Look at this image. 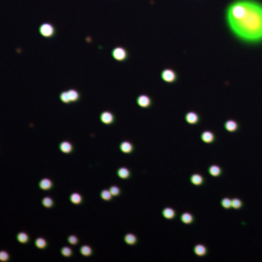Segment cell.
Masks as SVG:
<instances>
[{"mask_svg": "<svg viewBox=\"0 0 262 262\" xmlns=\"http://www.w3.org/2000/svg\"><path fill=\"white\" fill-rule=\"evenodd\" d=\"M221 205H222L225 209H229V207H232V199H229V198H225V199H222Z\"/></svg>", "mask_w": 262, "mask_h": 262, "instance_id": "f1b7e54d", "label": "cell"}, {"mask_svg": "<svg viewBox=\"0 0 262 262\" xmlns=\"http://www.w3.org/2000/svg\"><path fill=\"white\" fill-rule=\"evenodd\" d=\"M163 216L168 220H171V218L175 217V210L171 209V207H165L163 210Z\"/></svg>", "mask_w": 262, "mask_h": 262, "instance_id": "5bb4252c", "label": "cell"}, {"mask_svg": "<svg viewBox=\"0 0 262 262\" xmlns=\"http://www.w3.org/2000/svg\"><path fill=\"white\" fill-rule=\"evenodd\" d=\"M41 204H43L45 207L50 209V207L54 206V200H52L50 197H45V198H43V200H41Z\"/></svg>", "mask_w": 262, "mask_h": 262, "instance_id": "cb8c5ba5", "label": "cell"}, {"mask_svg": "<svg viewBox=\"0 0 262 262\" xmlns=\"http://www.w3.org/2000/svg\"><path fill=\"white\" fill-rule=\"evenodd\" d=\"M226 129L228 131H231V132L235 131L237 130V123H235L234 120H228V121L226 123Z\"/></svg>", "mask_w": 262, "mask_h": 262, "instance_id": "4316f807", "label": "cell"}, {"mask_svg": "<svg viewBox=\"0 0 262 262\" xmlns=\"http://www.w3.org/2000/svg\"><path fill=\"white\" fill-rule=\"evenodd\" d=\"M194 252L198 256H204L206 254V247H204V245H202V244H198V245H195V247H194Z\"/></svg>", "mask_w": 262, "mask_h": 262, "instance_id": "ac0fdd59", "label": "cell"}, {"mask_svg": "<svg viewBox=\"0 0 262 262\" xmlns=\"http://www.w3.org/2000/svg\"><path fill=\"white\" fill-rule=\"evenodd\" d=\"M39 187L43 190H49L52 187V181L50 178H41L40 182H39Z\"/></svg>", "mask_w": 262, "mask_h": 262, "instance_id": "9c48e42d", "label": "cell"}, {"mask_svg": "<svg viewBox=\"0 0 262 262\" xmlns=\"http://www.w3.org/2000/svg\"><path fill=\"white\" fill-rule=\"evenodd\" d=\"M214 138H215V136L210 131H204L203 133H202V140H203L205 143H211L214 141Z\"/></svg>", "mask_w": 262, "mask_h": 262, "instance_id": "30bf717a", "label": "cell"}, {"mask_svg": "<svg viewBox=\"0 0 262 262\" xmlns=\"http://www.w3.org/2000/svg\"><path fill=\"white\" fill-rule=\"evenodd\" d=\"M17 240H18L20 243H28V240H29L28 234L26 232H20L17 234Z\"/></svg>", "mask_w": 262, "mask_h": 262, "instance_id": "ffe728a7", "label": "cell"}, {"mask_svg": "<svg viewBox=\"0 0 262 262\" xmlns=\"http://www.w3.org/2000/svg\"><path fill=\"white\" fill-rule=\"evenodd\" d=\"M161 79L164 81H166V83H172V81H175V79H176V74L171 69H164L161 72Z\"/></svg>", "mask_w": 262, "mask_h": 262, "instance_id": "277c9868", "label": "cell"}, {"mask_svg": "<svg viewBox=\"0 0 262 262\" xmlns=\"http://www.w3.org/2000/svg\"><path fill=\"white\" fill-rule=\"evenodd\" d=\"M227 22L233 33L247 43L262 40V4L255 0H237L227 9Z\"/></svg>", "mask_w": 262, "mask_h": 262, "instance_id": "6da1fadb", "label": "cell"}, {"mask_svg": "<svg viewBox=\"0 0 262 262\" xmlns=\"http://www.w3.org/2000/svg\"><path fill=\"white\" fill-rule=\"evenodd\" d=\"M151 98L148 97V96H146V95H141V96H138L137 97V104L140 106V107H142V108H146V107H149L151 106Z\"/></svg>", "mask_w": 262, "mask_h": 262, "instance_id": "8992f818", "label": "cell"}, {"mask_svg": "<svg viewBox=\"0 0 262 262\" xmlns=\"http://www.w3.org/2000/svg\"><path fill=\"white\" fill-rule=\"evenodd\" d=\"M59 98H61V101L63 102V103H71V97H69L68 91H63V92H61Z\"/></svg>", "mask_w": 262, "mask_h": 262, "instance_id": "484cf974", "label": "cell"}, {"mask_svg": "<svg viewBox=\"0 0 262 262\" xmlns=\"http://www.w3.org/2000/svg\"><path fill=\"white\" fill-rule=\"evenodd\" d=\"M39 32L40 34L45 37V38H50L55 34V27L51 24V23H43L40 27H39Z\"/></svg>", "mask_w": 262, "mask_h": 262, "instance_id": "7a4b0ae2", "label": "cell"}, {"mask_svg": "<svg viewBox=\"0 0 262 262\" xmlns=\"http://www.w3.org/2000/svg\"><path fill=\"white\" fill-rule=\"evenodd\" d=\"M100 119H101V121L103 124L109 125V124H112L114 121V116L111 112H103L101 116H100Z\"/></svg>", "mask_w": 262, "mask_h": 262, "instance_id": "5b68a950", "label": "cell"}, {"mask_svg": "<svg viewBox=\"0 0 262 262\" xmlns=\"http://www.w3.org/2000/svg\"><path fill=\"white\" fill-rule=\"evenodd\" d=\"M242 206V202L239 200V199H232V207H234V209H239Z\"/></svg>", "mask_w": 262, "mask_h": 262, "instance_id": "4dcf8cb0", "label": "cell"}, {"mask_svg": "<svg viewBox=\"0 0 262 262\" xmlns=\"http://www.w3.org/2000/svg\"><path fill=\"white\" fill-rule=\"evenodd\" d=\"M118 176L123 180H126L130 177V170L128 168H119L118 169Z\"/></svg>", "mask_w": 262, "mask_h": 262, "instance_id": "8fae6325", "label": "cell"}, {"mask_svg": "<svg viewBox=\"0 0 262 262\" xmlns=\"http://www.w3.org/2000/svg\"><path fill=\"white\" fill-rule=\"evenodd\" d=\"M68 94H69V97H71V102H76L79 100V92L76 90H68Z\"/></svg>", "mask_w": 262, "mask_h": 262, "instance_id": "7402d4cb", "label": "cell"}, {"mask_svg": "<svg viewBox=\"0 0 262 262\" xmlns=\"http://www.w3.org/2000/svg\"><path fill=\"white\" fill-rule=\"evenodd\" d=\"M35 247H38V249H45V247H47V242H46L44 238L39 237V238H37V240H35Z\"/></svg>", "mask_w": 262, "mask_h": 262, "instance_id": "d6986e66", "label": "cell"}, {"mask_svg": "<svg viewBox=\"0 0 262 262\" xmlns=\"http://www.w3.org/2000/svg\"><path fill=\"white\" fill-rule=\"evenodd\" d=\"M80 254L84 255V256H90L92 254V249L89 247V245H83L80 247Z\"/></svg>", "mask_w": 262, "mask_h": 262, "instance_id": "d4e9b609", "label": "cell"}, {"mask_svg": "<svg viewBox=\"0 0 262 262\" xmlns=\"http://www.w3.org/2000/svg\"><path fill=\"white\" fill-rule=\"evenodd\" d=\"M198 116H197V113H194V112H189V113H187V116H186V120H187V123L188 124H197L198 123Z\"/></svg>", "mask_w": 262, "mask_h": 262, "instance_id": "7c38bea8", "label": "cell"}, {"mask_svg": "<svg viewBox=\"0 0 262 262\" xmlns=\"http://www.w3.org/2000/svg\"><path fill=\"white\" fill-rule=\"evenodd\" d=\"M181 221L183 223H192L193 222V216L189 212H185V214L181 215Z\"/></svg>", "mask_w": 262, "mask_h": 262, "instance_id": "44dd1931", "label": "cell"}, {"mask_svg": "<svg viewBox=\"0 0 262 262\" xmlns=\"http://www.w3.org/2000/svg\"><path fill=\"white\" fill-rule=\"evenodd\" d=\"M119 148H120V151H121L123 153H125V154H129V153H131V152L133 151V146L131 145L130 142H128V141H124L123 143H120Z\"/></svg>", "mask_w": 262, "mask_h": 262, "instance_id": "ba28073f", "label": "cell"}, {"mask_svg": "<svg viewBox=\"0 0 262 262\" xmlns=\"http://www.w3.org/2000/svg\"><path fill=\"white\" fill-rule=\"evenodd\" d=\"M109 190H111V193L113 194V197H116V195L120 194V188H119L118 186H112V187L109 188Z\"/></svg>", "mask_w": 262, "mask_h": 262, "instance_id": "f546056e", "label": "cell"}, {"mask_svg": "<svg viewBox=\"0 0 262 262\" xmlns=\"http://www.w3.org/2000/svg\"><path fill=\"white\" fill-rule=\"evenodd\" d=\"M61 254L64 256V257H69V256H72V249L68 247H63L62 249H61Z\"/></svg>", "mask_w": 262, "mask_h": 262, "instance_id": "83f0119b", "label": "cell"}, {"mask_svg": "<svg viewBox=\"0 0 262 262\" xmlns=\"http://www.w3.org/2000/svg\"><path fill=\"white\" fill-rule=\"evenodd\" d=\"M69 199H71V202L73 204H80L83 202V197L79 193H72L71 197H69Z\"/></svg>", "mask_w": 262, "mask_h": 262, "instance_id": "e0dca14e", "label": "cell"}, {"mask_svg": "<svg viewBox=\"0 0 262 262\" xmlns=\"http://www.w3.org/2000/svg\"><path fill=\"white\" fill-rule=\"evenodd\" d=\"M68 242L71 243V244H78V237L76 235H69L68 237Z\"/></svg>", "mask_w": 262, "mask_h": 262, "instance_id": "d6a6232c", "label": "cell"}, {"mask_svg": "<svg viewBox=\"0 0 262 262\" xmlns=\"http://www.w3.org/2000/svg\"><path fill=\"white\" fill-rule=\"evenodd\" d=\"M209 172H210V175H212V176H218V175L221 174V168L217 166V165H211L209 168Z\"/></svg>", "mask_w": 262, "mask_h": 262, "instance_id": "603a6c76", "label": "cell"}, {"mask_svg": "<svg viewBox=\"0 0 262 262\" xmlns=\"http://www.w3.org/2000/svg\"><path fill=\"white\" fill-rule=\"evenodd\" d=\"M112 56L116 61H124L126 58V56H128V52H126V50L124 47L118 46V47H114L112 50Z\"/></svg>", "mask_w": 262, "mask_h": 262, "instance_id": "3957f363", "label": "cell"}, {"mask_svg": "<svg viewBox=\"0 0 262 262\" xmlns=\"http://www.w3.org/2000/svg\"><path fill=\"white\" fill-rule=\"evenodd\" d=\"M203 176L199 174H194L190 176V182L193 183V185H197V186H199V185H202L203 183Z\"/></svg>", "mask_w": 262, "mask_h": 262, "instance_id": "4fadbf2b", "label": "cell"}, {"mask_svg": "<svg viewBox=\"0 0 262 262\" xmlns=\"http://www.w3.org/2000/svg\"><path fill=\"white\" fill-rule=\"evenodd\" d=\"M125 243L126 244H129V245H133L135 243H136V240H137V238H136V235L135 234H132V233H128L126 235H125Z\"/></svg>", "mask_w": 262, "mask_h": 262, "instance_id": "9a60e30c", "label": "cell"}, {"mask_svg": "<svg viewBox=\"0 0 262 262\" xmlns=\"http://www.w3.org/2000/svg\"><path fill=\"white\" fill-rule=\"evenodd\" d=\"M59 151L62 152V153H66V154H68V153H71L73 151V146L71 142H68V141H63V142H61L59 143Z\"/></svg>", "mask_w": 262, "mask_h": 262, "instance_id": "52a82bcc", "label": "cell"}, {"mask_svg": "<svg viewBox=\"0 0 262 262\" xmlns=\"http://www.w3.org/2000/svg\"><path fill=\"white\" fill-rule=\"evenodd\" d=\"M9 260V254L6 251H0V261H7Z\"/></svg>", "mask_w": 262, "mask_h": 262, "instance_id": "1f68e13d", "label": "cell"}, {"mask_svg": "<svg viewBox=\"0 0 262 262\" xmlns=\"http://www.w3.org/2000/svg\"><path fill=\"white\" fill-rule=\"evenodd\" d=\"M100 195H101L102 199H103V200H106V202H109V200L112 199V197H113V194L111 193V190H109V189H103L101 193H100Z\"/></svg>", "mask_w": 262, "mask_h": 262, "instance_id": "2e32d148", "label": "cell"}]
</instances>
